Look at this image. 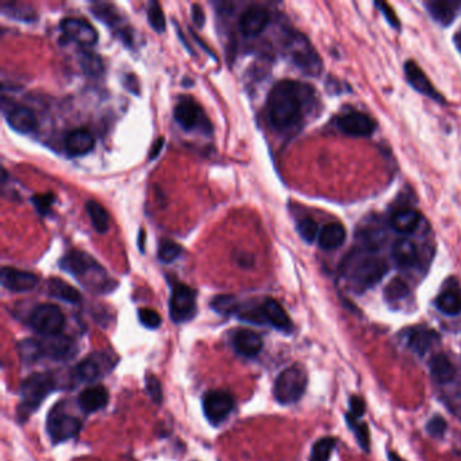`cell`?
I'll list each match as a JSON object with an SVG mask.
<instances>
[{
  "label": "cell",
  "mask_w": 461,
  "mask_h": 461,
  "mask_svg": "<svg viewBox=\"0 0 461 461\" xmlns=\"http://www.w3.org/2000/svg\"><path fill=\"white\" fill-rule=\"evenodd\" d=\"M376 6L382 10L384 18L387 19V22L393 26V28H399V19L395 15V11H393V8L387 4V3H376Z\"/></svg>",
  "instance_id": "47"
},
{
  "label": "cell",
  "mask_w": 461,
  "mask_h": 461,
  "mask_svg": "<svg viewBox=\"0 0 461 461\" xmlns=\"http://www.w3.org/2000/svg\"><path fill=\"white\" fill-rule=\"evenodd\" d=\"M56 377L50 373L37 372L28 376L21 386V403L18 415L21 418H28L56 390Z\"/></svg>",
  "instance_id": "4"
},
{
  "label": "cell",
  "mask_w": 461,
  "mask_h": 461,
  "mask_svg": "<svg viewBox=\"0 0 461 461\" xmlns=\"http://www.w3.org/2000/svg\"><path fill=\"white\" fill-rule=\"evenodd\" d=\"M82 70L88 76H99L103 72V62L99 55L83 50L79 56Z\"/></svg>",
  "instance_id": "34"
},
{
  "label": "cell",
  "mask_w": 461,
  "mask_h": 461,
  "mask_svg": "<svg viewBox=\"0 0 461 461\" xmlns=\"http://www.w3.org/2000/svg\"><path fill=\"white\" fill-rule=\"evenodd\" d=\"M404 73H406V79L407 82L411 84V87L414 90H417L418 93L431 97L437 102H444L442 95L435 91V88L433 87L431 80L428 79V76L424 73V70L418 66V64L413 62H407L404 64Z\"/></svg>",
  "instance_id": "19"
},
{
  "label": "cell",
  "mask_w": 461,
  "mask_h": 461,
  "mask_svg": "<svg viewBox=\"0 0 461 461\" xmlns=\"http://www.w3.org/2000/svg\"><path fill=\"white\" fill-rule=\"evenodd\" d=\"M408 294V287L399 279L393 280L386 288V298L388 301H398Z\"/></svg>",
  "instance_id": "42"
},
{
  "label": "cell",
  "mask_w": 461,
  "mask_h": 461,
  "mask_svg": "<svg viewBox=\"0 0 461 461\" xmlns=\"http://www.w3.org/2000/svg\"><path fill=\"white\" fill-rule=\"evenodd\" d=\"M308 86L298 82H279L267 100V115L276 130H287L302 120Z\"/></svg>",
  "instance_id": "1"
},
{
  "label": "cell",
  "mask_w": 461,
  "mask_h": 461,
  "mask_svg": "<svg viewBox=\"0 0 461 461\" xmlns=\"http://www.w3.org/2000/svg\"><path fill=\"white\" fill-rule=\"evenodd\" d=\"M233 346L234 350L247 359L256 357L263 350L264 342L258 333L249 330V329H240L233 336Z\"/></svg>",
  "instance_id": "21"
},
{
  "label": "cell",
  "mask_w": 461,
  "mask_h": 461,
  "mask_svg": "<svg viewBox=\"0 0 461 461\" xmlns=\"http://www.w3.org/2000/svg\"><path fill=\"white\" fill-rule=\"evenodd\" d=\"M346 230L339 222L325 225L318 236V244L323 250H335L345 243Z\"/></svg>",
  "instance_id": "25"
},
{
  "label": "cell",
  "mask_w": 461,
  "mask_h": 461,
  "mask_svg": "<svg viewBox=\"0 0 461 461\" xmlns=\"http://www.w3.org/2000/svg\"><path fill=\"white\" fill-rule=\"evenodd\" d=\"M260 312H261L263 323L267 322L277 330L291 332L292 322L288 314L285 312V310L281 308V305L275 299H271V298L265 299L263 305L260 306Z\"/></svg>",
  "instance_id": "20"
},
{
  "label": "cell",
  "mask_w": 461,
  "mask_h": 461,
  "mask_svg": "<svg viewBox=\"0 0 461 461\" xmlns=\"http://www.w3.org/2000/svg\"><path fill=\"white\" fill-rule=\"evenodd\" d=\"M393 258L400 268L414 267L418 261L417 245L407 238L398 240L393 247Z\"/></svg>",
  "instance_id": "26"
},
{
  "label": "cell",
  "mask_w": 461,
  "mask_h": 461,
  "mask_svg": "<svg viewBox=\"0 0 461 461\" xmlns=\"http://www.w3.org/2000/svg\"><path fill=\"white\" fill-rule=\"evenodd\" d=\"M388 460L390 461H403L402 460V458H400L399 455H397L395 452H390L388 453Z\"/></svg>",
  "instance_id": "51"
},
{
  "label": "cell",
  "mask_w": 461,
  "mask_h": 461,
  "mask_svg": "<svg viewBox=\"0 0 461 461\" xmlns=\"http://www.w3.org/2000/svg\"><path fill=\"white\" fill-rule=\"evenodd\" d=\"M29 325L32 330L42 336H59L65 325V315L62 308H57L56 305H39L32 310Z\"/></svg>",
  "instance_id": "10"
},
{
  "label": "cell",
  "mask_w": 461,
  "mask_h": 461,
  "mask_svg": "<svg viewBox=\"0 0 461 461\" xmlns=\"http://www.w3.org/2000/svg\"><path fill=\"white\" fill-rule=\"evenodd\" d=\"M95 147L93 134L86 129L72 130L65 137V151L72 157L90 153Z\"/></svg>",
  "instance_id": "23"
},
{
  "label": "cell",
  "mask_w": 461,
  "mask_h": 461,
  "mask_svg": "<svg viewBox=\"0 0 461 461\" xmlns=\"http://www.w3.org/2000/svg\"><path fill=\"white\" fill-rule=\"evenodd\" d=\"M38 284V277L31 272L15 268H1V285L11 292H28Z\"/></svg>",
  "instance_id": "17"
},
{
  "label": "cell",
  "mask_w": 461,
  "mask_h": 461,
  "mask_svg": "<svg viewBox=\"0 0 461 461\" xmlns=\"http://www.w3.org/2000/svg\"><path fill=\"white\" fill-rule=\"evenodd\" d=\"M337 441L333 437L318 440L311 449V461H329Z\"/></svg>",
  "instance_id": "35"
},
{
  "label": "cell",
  "mask_w": 461,
  "mask_h": 461,
  "mask_svg": "<svg viewBox=\"0 0 461 461\" xmlns=\"http://www.w3.org/2000/svg\"><path fill=\"white\" fill-rule=\"evenodd\" d=\"M19 352L25 361H37L42 357L55 361H68L77 353V346L69 337L52 336L45 339H25L19 345Z\"/></svg>",
  "instance_id": "3"
},
{
  "label": "cell",
  "mask_w": 461,
  "mask_h": 461,
  "mask_svg": "<svg viewBox=\"0 0 461 461\" xmlns=\"http://www.w3.org/2000/svg\"><path fill=\"white\" fill-rule=\"evenodd\" d=\"M308 387V372L301 366L284 369L275 380L274 395L280 404H292L301 399Z\"/></svg>",
  "instance_id": "6"
},
{
  "label": "cell",
  "mask_w": 461,
  "mask_h": 461,
  "mask_svg": "<svg viewBox=\"0 0 461 461\" xmlns=\"http://www.w3.org/2000/svg\"><path fill=\"white\" fill-rule=\"evenodd\" d=\"M3 109L7 123L11 126V129L22 134H30L35 131L38 122L31 110L15 103H10L8 107L3 104Z\"/></svg>",
  "instance_id": "15"
},
{
  "label": "cell",
  "mask_w": 461,
  "mask_h": 461,
  "mask_svg": "<svg viewBox=\"0 0 461 461\" xmlns=\"http://www.w3.org/2000/svg\"><path fill=\"white\" fill-rule=\"evenodd\" d=\"M420 220V213L411 209H404L391 216V227L400 234H410L418 227Z\"/></svg>",
  "instance_id": "30"
},
{
  "label": "cell",
  "mask_w": 461,
  "mask_h": 461,
  "mask_svg": "<svg viewBox=\"0 0 461 461\" xmlns=\"http://www.w3.org/2000/svg\"><path fill=\"white\" fill-rule=\"evenodd\" d=\"M346 421L350 426V431H353L360 446L364 451H369V431L368 426L364 422H359L356 417H353L352 414L346 415Z\"/></svg>",
  "instance_id": "37"
},
{
  "label": "cell",
  "mask_w": 461,
  "mask_h": 461,
  "mask_svg": "<svg viewBox=\"0 0 461 461\" xmlns=\"http://www.w3.org/2000/svg\"><path fill=\"white\" fill-rule=\"evenodd\" d=\"M173 117L178 124L187 131L199 129V127L203 131H207V133L211 131V124L207 120L206 114L203 113L200 106L196 102H194L191 97H185L176 104L173 110Z\"/></svg>",
  "instance_id": "12"
},
{
  "label": "cell",
  "mask_w": 461,
  "mask_h": 461,
  "mask_svg": "<svg viewBox=\"0 0 461 461\" xmlns=\"http://www.w3.org/2000/svg\"><path fill=\"white\" fill-rule=\"evenodd\" d=\"M31 200H32L37 211L41 216H46V214H49V211L52 209V205L55 202V196H53V194H44V195L39 194V195H35Z\"/></svg>",
  "instance_id": "44"
},
{
  "label": "cell",
  "mask_w": 461,
  "mask_h": 461,
  "mask_svg": "<svg viewBox=\"0 0 461 461\" xmlns=\"http://www.w3.org/2000/svg\"><path fill=\"white\" fill-rule=\"evenodd\" d=\"M287 53L302 72L308 75H318L322 69V62L315 52V49L311 46V44L308 39L299 34V32H292L287 42Z\"/></svg>",
  "instance_id": "7"
},
{
  "label": "cell",
  "mask_w": 461,
  "mask_h": 461,
  "mask_svg": "<svg viewBox=\"0 0 461 461\" xmlns=\"http://www.w3.org/2000/svg\"><path fill=\"white\" fill-rule=\"evenodd\" d=\"M440 336L431 328L417 326L407 332V345L408 348L420 356L428 353L431 348L438 342Z\"/></svg>",
  "instance_id": "22"
},
{
  "label": "cell",
  "mask_w": 461,
  "mask_h": 461,
  "mask_svg": "<svg viewBox=\"0 0 461 461\" xmlns=\"http://www.w3.org/2000/svg\"><path fill=\"white\" fill-rule=\"evenodd\" d=\"M3 14L17 18V19H23V21H32L34 18V10H31L29 7L23 6V4H8V7L6 4L1 6Z\"/></svg>",
  "instance_id": "40"
},
{
  "label": "cell",
  "mask_w": 461,
  "mask_h": 461,
  "mask_svg": "<svg viewBox=\"0 0 461 461\" xmlns=\"http://www.w3.org/2000/svg\"><path fill=\"white\" fill-rule=\"evenodd\" d=\"M270 23V14L261 6H250L240 18V30L245 37H257Z\"/></svg>",
  "instance_id": "16"
},
{
  "label": "cell",
  "mask_w": 461,
  "mask_h": 461,
  "mask_svg": "<svg viewBox=\"0 0 461 461\" xmlns=\"http://www.w3.org/2000/svg\"><path fill=\"white\" fill-rule=\"evenodd\" d=\"M138 318H140V322L148 329H157L161 325L160 314L152 308H141L138 311Z\"/></svg>",
  "instance_id": "43"
},
{
  "label": "cell",
  "mask_w": 461,
  "mask_h": 461,
  "mask_svg": "<svg viewBox=\"0 0 461 461\" xmlns=\"http://www.w3.org/2000/svg\"><path fill=\"white\" fill-rule=\"evenodd\" d=\"M211 308H214L216 312L222 314V315L237 314L238 310H240L238 302L232 295H219V297H216L213 299V302H211Z\"/></svg>",
  "instance_id": "36"
},
{
  "label": "cell",
  "mask_w": 461,
  "mask_h": 461,
  "mask_svg": "<svg viewBox=\"0 0 461 461\" xmlns=\"http://www.w3.org/2000/svg\"><path fill=\"white\" fill-rule=\"evenodd\" d=\"M426 431L431 437H442L446 431V421L442 417H434L429 421Z\"/></svg>",
  "instance_id": "46"
},
{
  "label": "cell",
  "mask_w": 461,
  "mask_h": 461,
  "mask_svg": "<svg viewBox=\"0 0 461 461\" xmlns=\"http://www.w3.org/2000/svg\"><path fill=\"white\" fill-rule=\"evenodd\" d=\"M60 28L64 35H66L69 39L75 41L79 45L91 46L97 41V32L95 30V28L84 19L72 17L65 18L60 23Z\"/></svg>",
  "instance_id": "14"
},
{
  "label": "cell",
  "mask_w": 461,
  "mask_h": 461,
  "mask_svg": "<svg viewBox=\"0 0 461 461\" xmlns=\"http://www.w3.org/2000/svg\"><path fill=\"white\" fill-rule=\"evenodd\" d=\"M437 308L446 315H458L461 312V294L453 290H446L437 298Z\"/></svg>",
  "instance_id": "32"
},
{
  "label": "cell",
  "mask_w": 461,
  "mask_h": 461,
  "mask_svg": "<svg viewBox=\"0 0 461 461\" xmlns=\"http://www.w3.org/2000/svg\"><path fill=\"white\" fill-rule=\"evenodd\" d=\"M147 390L149 397L152 398L154 403L160 404L162 400V390H161V383L154 375H148L147 376Z\"/></svg>",
  "instance_id": "45"
},
{
  "label": "cell",
  "mask_w": 461,
  "mask_h": 461,
  "mask_svg": "<svg viewBox=\"0 0 461 461\" xmlns=\"http://www.w3.org/2000/svg\"><path fill=\"white\" fill-rule=\"evenodd\" d=\"M46 431L53 444L75 438L82 431V421L65 410V406L53 407L46 420Z\"/></svg>",
  "instance_id": "8"
},
{
  "label": "cell",
  "mask_w": 461,
  "mask_h": 461,
  "mask_svg": "<svg viewBox=\"0 0 461 461\" xmlns=\"http://www.w3.org/2000/svg\"><path fill=\"white\" fill-rule=\"evenodd\" d=\"M148 21L151 23V26L157 32H164L165 31V15L162 8L160 7L158 3H151L148 7Z\"/></svg>",
  "instance_id": "39"
},
{
  "label": "cell",
  "mask_w": 461,
  "mask_h": 461,
  "mask_svg": "<svg viewBox=\"0 0 461 461\" xmlns=\"http://www.w3.org/2000/svg\"><path fill=\"white\" fill-rule=\"evenodd\" d=\"M91 12L103 23H106L109 26H113V28L115 25H120V22H121L118 10L114 8L111 4H107V3H95L91 6Z\"/></svg>",
  "instance_id": "33"
},
{
  "label": "cell",
  "mask_w": 461,
  "mask_h": 461,
  "mask_svg": "<svg viewBox=\"0 0 461 461\" xmlns=\"http://www.w3.org/2000/svg\"><path fill=\"white\" fill-rule=\"evenodd\" d=\"M169 315L176 323L191 321L196 315V291L185 284H175L169 299Z\"/></svg>",
  "instance_id": "11"
},
{
  "label": "cell",
  "mask_w": 461,
  "mask_h": 461,
  "mask_svg": "<svg viewBox=\"0 0 461 461\" xmlns=\"http://www.w3.org/2000/svg\"><path fill=\"white\" fill-rule=\"evenodd\" d=\"M456 42H458V46H459V49L461 50V30L459 31V34H458V38H456Z\"/></svg>",
  "instance_id": "52"
},
{
  "label": "cell",
  "mask_w": 461,
  "mask_h": 461,
  "mask_svg": "<svg viewBox=\"0 0 461 461\" xmlns=\"http://www.w3.org/2000/svg\"><path fill=\"white\" fill-rule=\"evenodd\" d=\"M431 17L442 23V25H451L453 19L456 18V14L460 8L459 1H446V0H435V1H429L426 4Z\"/></svg>",
  "instance_id": "28"
},
{
  "label": "cell",
  "mask_w": 461,
  "mask_h": 461,
  "mask_svg": "<svg viewBox=\"0 0 461 461\" xmlns=\"http://www.w3.org/2000/svg\"><path fill=\"white\" fill-rule=\"evenodd\" d=\"M298 233L299 236L306 241V243H314L315 238H318L319 236V230H318V225L315 220L306 218L303 220H301L298 223Z\"/></svg>",
  "instance_id": "41"
},
{
  "label": "cell",
  "mask_w": 461,
  "mask_h": 461,
  "mask_svg": "<svg viewBox=\"0 0 461 461\" xmlns=\"http://www.w3.org/2000/svg\"><path fill=\"white\" fill-rule=\"evenodd\" d=\"M86 209H87V213H88L90 219H91L93 229L100 234L106 233L109 230V226H110V216H109V213L106 211V209L95 200H88L87 205H86Z\"/></svg>",
  "instance_id": "31"
},
{
  "label": "cell",
  "mask_w": 461,
  "mask_h": 461,
  "mask_svg": "<svg viewBox=\"0 0 461 461\" xmlns=\"http://www.w3.org/2000/svg\"><path fill=\"white\" fill-rule=\"evenodd\" d=\"M191 10H192V21H194L195 26H198V28H203L205 21H206V17H205V12H203L202 7H200L199 4H192V6H191Z\"/></svg>",
  "instance_id": "49"
},
{
  "label": "cell",
  "mask_w": 461,
  "mask_h": 461,
  "mask_svg": "<svg viewBox=\"0 0 461 461\" xmlns=\"http://www.w3.org/2000/svg\"><path fill=\"white\" fill-rule=\"evenodd\" d=\"M60 267L65 272L77 277L83 284L93 288L95 291H110L111 280L107 277L104 270L90 254L82 250H72L64 256L60 261Z\"/></svg>",
  "instance_id": "2"
},
{
  "label": "cell",
  "mask_w": 461,
  "mask_h": 461,
  "mask_svg": "<svg viewBox=\"0 0 461 461\" xmlns=\"http://www.w3.org/2000/svg\"><path fill=\"white\" fill-rule=\"evenodd\" d=\"M164 138H158L156 142H154L153 147H152V149H151V154H149V158H156L158 154H160V152L162 151V147H164Z\"/></svg>",
  "instance_id": "50"
},
{
  "label": "cell",
  "mask_w": 461,
  "mask_h": 461,
  "mask_svg": "<svg viewBox=\"0 0 461 461\" xmlns=\"http://www.w3.org/2000/svg\"><path fill=\"white\" fill-rule=\"evenodd\" d=\"M429 368L433 380L438 384H448L456 377V367L445 355L434 356Z\"/></svg>",
  "instance_id": "27"
},
{
  "label": "cell",
  "mask_w": 461,
  "mask_h": 461,
  "mask_svg": "<svg viewBox=\"0 0 461 461\" xmlns=\"http://www.w3.org/2000/svg\"><path fill=\"white\" fill-rule=\"evenodd\" d=\"M182 253H183V247L179 244L172 243V241H165L158 247L157 256L161 263L169 264V263H173Z\"/></svg>",
  "instance_id": "38"
},
{
  "label": "cell",
  "mask_w": 461,
  "mask_h": 461,
  "mask_svg": "<svg viewBox=\"0 0 461 461\" xmlns=\"http://www.w3.org/2000/svg\"><path fill=\"white\" fill-rule=\"evenodd\" d=\"M48 294L70 305H77L82 302V294L73 285L62 279H50L48 281Z\"/></svg>",
  "instance_id": "29"
},
{
  "label": "cell",
  "mask_w": 461,
  "mask_h": 461,
  "mask_svg": "<svg viewBox=\"0 0 461 461\" xmlns=\"http://www.w3.org/2000/svg\"><path fill=\"white\" fill-rule=\"evenodd\" d=\"M117 363L118 357L111 352H93L75 368L76 380L83 383L96 382L115 368Z\"/></svg>",
  "instance_id": "9"
},
{
  "label": "cell",
  "mask_w": 461,
  "mask_h": 461,
  "mask_svg": "<svg viewBox=\"0 0 461 461\" xmlns=\"http://www.w3.org/2000/svg\"><path fill=\"white\" fill-rule=\"evenodd\" d=\"M107 403H109V393L103 386L88 387L77 398L79 407L87 414L104 408Z\"/></svg>",
  "instance_id": "24"
},
{
  "label": "cell",
  "mask_w": 461,
  "mask_h": 461,
  "mask_svg": "<svg viewBox=\"0 0 461 461\" xmlns=\"http://www.w3.org/2000/svg\"><path fill=\"white\" fill-rule=\"evenodd\" d=\"M387 274V264L375 256H363L349 263L345 271L350 285L357 292H363L377 284Z\"/></svg>",
  "instance_id": "5"
},
{
  "label": "cell",
  "mask_w": 461,
  "mask_h": 461,
  "mask_svg": "<svg viewBox=\"0 0 461 461\" xmlns=\"http://www.w3.org/2000/svg\"><path fill=\"white\" fill-rule=\"evenodd\" d=\"M234 399L233 397L223 390H216L206 394L203 399V411L206 418L213 425L222 424L233 411Z\"/></svg>",
  "instance_id": "13"
},
{
  "label": "cell",
  "mask_w": 461,
  "mask_h": 461,
  "mask_svg": "<svg viewBox=\"0 0 461 461\" xmlns=\"http://www.w3.org/2000/svg\"><path fill=\"white\" fill-rule=\"evenodd\" d=\"M349 404H350V413L353 417H356L357 420L360 417L364 415L366 413V403L364 400L361 399L360 397H352L350 400H349Z\"/></svg>",
  "instance_id": "48"
},
{
  "label": "cell",
  "mask_w": 461,
  "mask_h": 461,
  "mask_svg": "<svg viewBox=\"0 0 461 461\" xmlns=\"http://www.w3.org/2000/svg\"><path fill=\"white\" fill-rule=\"evenodd\" d=\"M339 130L352 137H367L375 130V122L368 115L361 113H349L345 114L337 121Z\"/></svg>",
  "instance_id": "18"
}]
</instances>
